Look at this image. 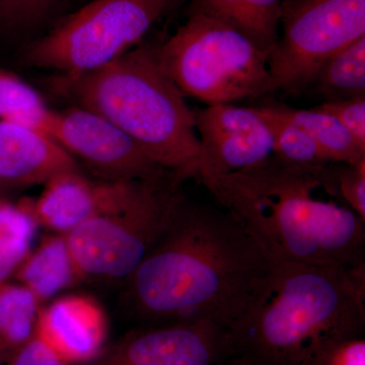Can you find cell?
<instances>
[{
    "instance_id": "4fadbf2b",
    "label": "cell",
    "mask_w": 365,
    "mask_h": 365,
    "mask_svg": "<svg viewBox=\"0 0 365 365\" xmlns=\"http://www.w3.org/2000/svg\"><path fill=\"white\" fill-rule=\"evenodd\" d=\"M108 334L104 309L91 297L69 295L40 309L36 336L66 365L95 361Z\"/></svg>"
},
{
    "instance_id": "5b68a950",
    "label": "cell",
    "mask_w": 365,
    "mask_h": 365,
    "mask_svg": "<svg viewBox=\"0 0 365 365\" xmlns=\"http://www.w3.org/2000/svg\"><path fill=\"white\" fill-rule=\"evenodd\" d=\"M158 63L182 93L207 105L272 93L268 54L223 21L190 11L174 35L155 48Z\"/></svg>"
},
{
    "instance_id": "52a82bcc",
    "label": "cell",
    "mask_w": 365,
    "mask_h": 365,
    "mask_svg": "<svg viewBox=\"0 0 365 365\" xmlns=\"http://www.w3.org/2000/svg\"><path fill=\"white\" fill-rule=\"evenodd\" d=\"M173 0H93L34 43L26 62L63 76L110 63L138 44Z\"/></svg>"
},
{
    "instance_id": "484cf974",
    "label": "cell",
    "mask_w": 365,
    "mask_h": 365,
    "mask_svg": "<svg viewBox=\"0 0 365 365\" xmlns=\"http://www.w3.org/2000/svg\"><path fill=\"white\" fill-rule=\"evenodd\" d=\"M306 365H365L364 338L338 343Z\"/></svg>"
},
{
    "instance_id": "8fae6325",
    "label": "cell",
    "mask_w": 365,
    "mask_h": 365,
    "mask_svg": "<svg viewBox=\"0 0 365 365\" xmlns=\"http://www.w3.org/2000/svg\"><path fill=\"white\" fill-rule=\"evenodd\" d=\"M228 356L227 329L208 321L177 322L128 334L93 365H215Z\"/></svg>"
},
{
    "instance_id": "83f0119b",
    "label": "cell",
    "mask_w": 365,
    "mask_h": 365,
    "mask_svg": "<svg viewBox=\"0 0 365 365\" xmlns=\"http://www.w3.org/2000/svg\"><path fill=\"white\" fill-rule=\"evenodd\" d=\"M30 242L14 237H0V284L28 256Z\"/></svg>"
},
{
    "instance_id": "3957f363",
    "label": "cell",
    "mask_w": 365,
    "mask_h": 365,
    "mask_svg": "<svg viewBox=\"0 0 365 365\" xmlns=\"http://www.w3.org/2000/svg\"><path fill=\"white\" fill-rule=\"evenodd\" d=\"M364 325L365 264L270 262L227 340L254 365H306Z\"/></svg>"
},
{
    "instance_id": "f1b7e54d",
    "label": "cell",
    "mask_w": 365,
    "mask_h": 365,
    "mask_svg": "<svg viewBox=\"0 0 365 365\" xmlns=\"http://www.w3.org/2000/svg\"><path fill=\"white\" fill-rule=\"evenodd\" d=\"M215 365H254L249 361V360L245 359L244 357L237 356V355H232L228 356L227 359L222 360Z\"/></svg>"
},
{
    "instance_id": "9a60e30c",
    "label": "cell",
    "mask_w": 365,
    "mask_h": 365,
    "mask_svg": "<svg viewBox=\"0 0 365 365\" xmlns=\"http://www.w3.org/2000/svg\"><path fill=\"white\" fill-rule=\"evenodd\" d=\"M283 0H193L190 11L212 16L270 53L279 37Z\"/></svg>"
},
{
    "instance_id": "5bb4252c",
    "label": "cell",
    "mask_w": 365,
    "mask_h": 365,
    "mask_svg": "<svg viewBox=\"0 0 365 365\" xmlns=\"http://www.w3.org/2000/svg\"><path fill=\"white\" fill-rule=\"evenodd\" d=\"M72 170L76 158L52 138L0 120V187L45 184Z\"/></svg>"
},
{
    "instance_id": "ac0fdd59",
    "label": "cell",
    "mask_w": 365,
    "mask_h": 365,
    "mask_svg": "<svg viewBox=\"0 0 365 365\" xmlns=\"http://www.w3.org/2000/svg\"><path fill=\"white\" fill-rule=\"evenodd\" d=\"M281 113L304 129L314 139L328 162L355 165L365 160L362 148L331 115L318 109H295L278 104Z\"/></svg>"
},
{
    "instance_id": "2e32d148",
    "label": "cell",
    "mask_w": 365,
    "mask_h": 365,
    "mask_svg": "<svg viewBox=\"0 0 365 365\" xmlns=\"http://www.w3.org/2000/svg\"><path fill=\"white\" fill-rule=\"evenodd\" d=\"M16 273L40 302L81 279L62 234L46 237L33 254H28Z\"/></svg>"
},
{
    "instance_id": "7402d4cb",
    "label": "cell",
    "mask_w": 365,
    "mask_h": 365,
    "mask_svg": "<svg viewBox=\"0 0 365 365\" xmlns=\"http://www.w3.org/2000/svg\"><path fill=\"white\" fill-rule=\"evenodd\" d=\"M38 225L32 202L25 200L14 205L0 199V237H14L31 242Z\"/></svg>"
},
{
    "instance_id": "d4e9b609",
    "label": "cell",
    "mask_w": 365,
    "mask_h": 365,
    "mask_svg": "<svg viewBox=\"0 0 365 365\" xmlns=\"http://www.w3.org/2000/svg\"><path fill=\"white\" fill-rule=\"evenodd\" d=\"M57 0H0V20L11 26L38 20Z\"/></svg>"
},
{
    "instance_id": "ba28073f",
    "label": "cell",
    "mask_w": 365,
    "mask_h": 365,
    "mask_svg": "<svg viewBox=\"0 0 365 365\" xmlns=\"http://www.w3.org/2000/svg\"><path fill=\"white\" fill-rule=\"evenodd\" d=\"M364 36L365 0H283L268 55L272 93H306L327 60Z\"/></svg>"
},
{
    "instance_id": "7c38bea8",
    "label": "cell",
    "mask_w": 365,
    "mask_h": 365,
    "mask_svg": "<svg viewBox=\"0 0 365 365\" xmlns=\"http://www.w3.org/2000/svg\"><path fill=\"white\" fill-rule=\"evenodd\" d=\"M145 182H95L78 170H66L45 182L44 191L32 202L34 215L39 225L66 235L90 218L122 207Z\"/></svg>"
},
{
    "instance_id": "44dd1931",
    "label": "cell",
    "mask_w": 365,
    "mask_h": 365,
    "mask_svg": "<svg viewBox=\"0 0 365 365\" xmlns=\"http://www.w3.org/2000/svg\"><path fill=\"white\" fill-rule=\"evenodd\" d=\"M333 172L341 199L365 222V160L355 165L334 163Z\"/></svg>"
},
{
    "instance_id": "9c48e42d",
    "label": "cell",
    "mask_w": 365,
    "mask_h": 365,
    "mask_svg": "<svg viewBox=\"0 0 365 365\" xmlns=\"http://www.w3.org/2000/svg\"><path fill=\"white\" fill-rule=\"evenodd\" d=\"M45 134L105 180L148 181L172 172L160 167L109 120L79 106L52 110Z\"/></svg>"
},
{
    "instance_id": "30bf717a",
    "label": "cell",
    "mask_w": 365,
    "mask_h": 365,
    "mask_svg": "<svg viewBox=\"0 0 365 365\" xmlns=\"http://www.w3.org/2000/svg\"><path fill=\"white\" fill-rule=\"evenodd\" d=\"M193 116L200 181L248 169L273 155L272 134L255 107L207 105L194 109Z\"/></svg>"
},
{
    "instance_id": "ffe728a7",
    "label": "cell",
    "mask_w": 365,
    "mask_h": 365,
    "mask_svg": "<svg viewBox=\"0 0 365 365\" xmlns=\"http://www.w3.org/2000/svg\"><path fill=\"white\" fill-rule=\"evenodd\" d=\"M39 304L24 285L0 284V355L11 356L35 337Z\"/></svg>"
},
{
    "instance_id": "4316f807",
    "label": "cell",
    "mask_w": 365,
    "mask_h": 365,
    "mask_svg": "<svg viewBox=\"0 0 365 365\" xmlns=\"http://www.w3.org/2000/svg\"><path fill=\"white\" fill-rule=\"evenodd\" d=\"M9 365H66L54 352L37 337L14 352Z\"/></svg>"
},
{
    "instance_id": "8992f818",
    "label": "cell",
    "mask_w": 365,
    "mask_h": 365,
    "mask_svg": "<svg viewBox=\"0 0 365 365\" xmlns=\"http://www.w3.org/2000/svg\"><path fill=\"white\" fill-rule=\"evenodd\" d=\"M182 173L144 182L122 207L95 216L66 235L79 277L126 280L168 230L184 195Z\"/></svg>"
},
{
    "instance_id": "cb8c5ba5",
    "label": "cell",
    "mask_w": 365,
    "mask_h": 365,
    "mask_svg": "<svg viewBox=\"0 0 365 365\" xmlns=\"http://www.w3.org/2000/svg\"><path fill=\"white\" fill-rule=\"evenodd\" d=\"M43 103L42 96L23 78L0 71V118L19 108Z\"/></svg>"
},
{
    "instance_id": "603a6c76",
    "label": "cell",
    "mask_w": 365,
    "mask_h": 365,
    "mask_svg": "<svg viewBox=\"0 0 365 365\" xmlns=\"http://www.w3.org/2000/svg\"><path fill=\"white\" fill-rule=\"evenodd\" d=\"M316 109L335 118L355 141L365 148V97L324 102Z\"/></svg>"
},
{
    "instance_id": "d6986e66",
    "label": "cell",
    "mask_w": 365,
    "mask_h": 365,
    "mask_svg": "<svg viewBox=\"0 0 365 365\" xmlns=\"http://www.w3.org/2000/svg\"><path fill=\"white\" fill-rule=\"evenodd\" d=\"M255 109L265 120L272 134L274 157L288 165L309 169L331 163L311 135L281 113L277 103H268Z\"/></svg>"
},
{
    "instance_id": "6da1fadb",
    "label": "cell",
    "mask_w": 365,
    "mask_h": 365,
    "mask_svg": "<svg viewBox=\"0 0 365 365\" xmlns=\"http://www.w3.org/2000/svg\"><path fill=\"white\" fill-rule=\"evenodd\" d=\"M269 264L232 213L184 197L160 241L127 278L125 302L153 325L208 321L228 329Z\"/></svg>"
},
{
    "instance_id": "7a4b0ae2",
    "label": "cell",
    "mask_w": 365,
    "mask_h": 365,
    "mask_svg": "<svg viewBox=\"0 0 365 365\" xmlns=\"http://www.w3.org/2000/svg\"><path fill=\"white\" fill-rule=\"evenodd\" d=\"M201 182L269 261L365 264V222L338 194L333 163L309 169L272 155L248 169Z\"/></svg>"
},
{
    "instance_id": "e0dca14e",
    "label": "cell",
    "mask_w": 365,
    "mask_h": 365,
    "mask_svg": "<svg viewBox=\"0 0 365 365\" xmlns=\"http://www.w3.org/2000/svg\"><path fill=\"white\" fill-rule=\"evenodd\" d=\"M307 91L324 102L365 97V36L327 60Z\"/></svg>"
},
{
    "instance_id": "277c9868",
    "label": "cell",
    "mask_w": 365,
    "mask_h": 365,
    "mask_svg": "<svg viewBox=\"0 0 365 365\" xmlns=\"http://www.w3.org/2000/svg\"><path fill=\"white\" fill-rule=\"evenodd\" d=\"M60 88L121 129L165 170L196 176L193 110L158 63L155 48L131 49L110 63L60 78Z\"/></svg>"
}]
</instances>
